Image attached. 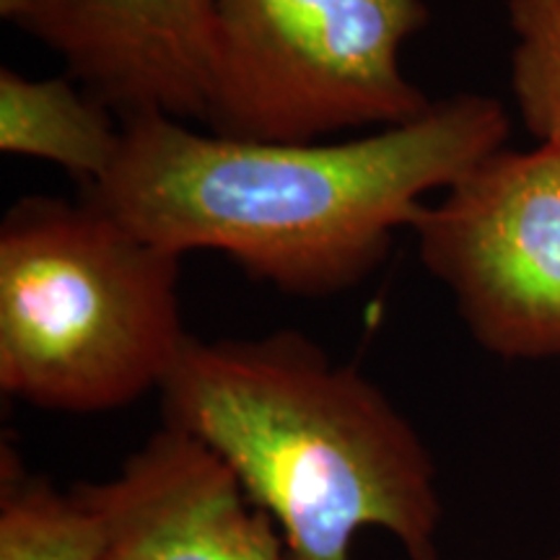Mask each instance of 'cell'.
<instances>
[{"label":"cell","mask_w":560,"mask_h":560,"mask_svg":"<svg viewBox=\"0 0 560 560\" xmlns=\"http://www.w3.org/2000/svg\"><path fill=\"white\" fill-rule=\"evenodd\" d=\"M102 529L75 490L32 475L13 446L0 452V560H100Z\"/></svg>","instance_id":"obj_9"},{"label":"cell","mask_w":560,"mask_h":560,"mask_svg":"<svg viewBox=\"0 0 560 560\" xmlns=\"http://www.w3.org/2000/svg\"><path fill=\"white\" fill-rule=\"evenodd\" d=\"M37 3L39 0H0V16L5 21H13V24H21Z\"/></svg>","instance_id":"obj_11"},{"label":"cell","mask_w":560,"mask_h":560,"mask_svg":"<svg viewBox=\"0 0 560 560\" xmlns=\"http://www.w3.org/2000/svg\"><path fill=\"white\" fill-rule=\"evenodd\" d=\"M109 104L68 79H26L0 70V151L58 164L96 185L112 170L122 145V128Z\"/></svg>","instance_id":"obj_8"},{"label":"cell","mask_w":560,"mask_h":560,"mask_svg":"<svg viewBox=\"0 0 560 560\" xmlns=\"http://www.w3.org/2000/svg\"><path fill=\"white\" fill-rule=\"evenodd\" d=\"M511 86L524 125L560 149V0H509Z\"/></svg>","instance_id":"obj_10"},{"label":"cell","mask_w":560,"mask_h":560,"mask_svg":"<svg viewBox=\"0 0 560 560\" xmlns=\"http://www.w3.org/2000/svg\"><path fill=\"white\" fill-rule=\"evenodd\" d=\"M423 0H215L202 122L260 143H314L395 128L431 109L402 50L423 30Z\"/></svg>","instance_id":"obj_4"},{"label":"cell","mask_w":560,"mask_h":560,"mask_svg":"<svg viewBox=\"0 0 560 560\" xmlns=\"http://www.w3.org/2000/svg\"><path fill=\"white\" fill-rule=\"evenodd\" d=\"M164 423L221 457L291 560H355L363 529L439 560L436 467L412 423L306 335L195 340L161 387Z\"/></svg>","instance_id":"obj_2"},{"label":"cell","mask_w":560,"mask_h":560,"mask_svg":"<svg viewBox=\"0 0 560 560\" xmlns=\"http://www.w3.org/2000/svg\"><path fill=\"white\" fill-rule=\"evenodd\" d=\"M506 136V109L486 94L314 143L234 140L140 112L125 117L120 153L86 200L174 255L223 252L280 291L327 296L374 272L425 198L501 151Z\"/></svg>","instance_id":"obj_1"},{"label":"cell","mask_w":560,"mask_h":560,"mask_svg":"<svg viewBox=\"0 0 560 560\" xmlns=\"http://www.w3.org/2000/svg\"><path fill=\"white\" fill-rule=\"evenodd\" d=\"M19 26L125 117H206L215 0H39Z\"/></svg>","instance_id":"obj_7"},{"label":"cell","mask_w":560,"mask_h":560,"mask_svg":"<svg viewBox=\"0 0 560 560\" xmlns=\"http://www.w3.org/2000/svg\"><path fill=\"white\" fill-rule=\"evenodd\" d=\"M179 272L94 202L21 198L0 226V387L81 416L161 392L192 338Z\"/></svg>","instance_id":"obj_3"},{"label":"cell","mask_w":560,"mask_h":560,"mask_svg":"<svg viewBox=\"0 0 560 560\" xmlns=\"http://www.w3.org/2000/svg\"><path fill=\"white\" fill-rule=\"evenodd\" d=\"M75 495L100 522V560H291L226 462L174 425H161L115 478L83 482Z\"/></svg>","instance_id":"obj_6"},{"label":"cell","mask_w":560,"mask_h":560,"mask_svg":"<svg viewBox=\"0 0 560 560\" xmlns=\"http://www.w3.org/2000/svg\"><path fill=\"white\" fill-rule=\"evenodd\" d=\"M550 560H560V556H556V558H550Z\"/></svg>","instance_id":"obj_12"},{"label":"cell","mask_w":560,"mask_h":560,"mask_svg":"<svg viewBox=\"0 0 560 560\" xmlns=\"http://www.w3.org/2000/svg\"><path fill=\"white\" fill-rule=\"evenodd\" d=\"M420 260L503 359H560V149L495 151L412 219Z\"/></svg>","instance_id":"obj_5"}]
</instances>
